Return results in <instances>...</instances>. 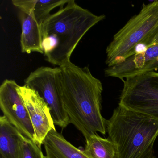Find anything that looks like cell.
<instances>
[{
    "label": "cell",
    "mask_w": 158,
    "mask_h": 158,
    "mask_svg": "<svg viewBox=\"0 0 158 158\" xmlns=\"http://www.w3.org/2000/svg\"><path fill=\"white\" fill-rule=\"evenodd\" d=\"M62 95L70 123L85 139L99 132L105 135L106 122L102 115L103 87L89 67H80L70 62L60 67Z\"/></svg>",
    "instance_id": "cell-1"
},
{
    "label": "cell",
    "mask_w": 158,
    "mask_h": 158,
    "mask_svg": "<svg viewBox=\"0 0 158 158\" xmlns=\"http://www.w3.org/2000/svg\"><path fill=\"white\" fill-rule=\"evenodd\" d=\"M105 17L104 15L94 14L70 0L41 25L46 60L60 67L70 63L72 53L83 37Z\"/></svg>",
    "instance_id": "cell-2"
},
{
    "label": "cell",
    "mask_w": 158,
    "mask_h": 158,
    "mask_svg": "<svg viewBox=\"0 0 158 158\" xmlns=\"http://www.w3.org/2000/svg\"><path fill=\"white\" fill-rule=\"evenodd\" d=\"M106 129L114 145V158H156L157 120L118 105L107 120Z\"/></svg>",
    "instance_id": "cell-3"
},
{
    "label": "cell",
    "mask_w": 158,
    "mask_h": 158,
    "mask_svg": "<svg viewBox=\"0 0 158 158\" xmlns=\"http://www.w3.org/2000/svg\"><path fill=\"white\" fill-rule=\"evenodd\" d=\"M158 34V0L143 4L139 12L131 18L114 36L106 48L108 67L120 64L135 54L139 45L147 48Z\"/></svg>",
    "instance_id": "cell-4"
},
{
    "label": "cell",
    "mask_w": 158,
    "mask_h": 158,
    "mask_svg": "<svg viewBox=\"0 0 158 158\" xmlns=\"http://www.w3.org/2000/svg\"><path fill=\"white\" fill-rule=\"evenodd\" d=\"M123 81L119 105L158 121V72H148Z\"/></svg>",
    "instance_id": "cell-5"
},
{
    "label": "cell",
    "mask_w": 158,
    "mask_h": 158,
    "mask_svg": "<svg viewBox=\"0 0 158 158\" xmlns=\"http://www.w3.org/2000/svg\"><path fill=\"white\" fill-rule=\"evenodd\" d=\"M62 80L60 67L41 66L26 78L24 85L38 93L49 107L54 124L64 128L70 123L63 101Z\"/></svg>",
    "instance_id": "cell-6"
},
{
    "label": "cell",
    "mask_w": 158,
    "mask_h": 158,
    "mask_svg": "<svg viewBox=\"0 0 158 158\" xmlns=\"http://www.w3.org/2000/svg\"><path fill=\"white\" fill-rule=\"evenodd\" d=\"M15 81L6 79L0 86V108L8 121L26 137L35 141V132Z\"/></svg>",
    "instance_id": "cell-7"
},
{
    "label": "cell",
    "mask_w": 158,
    "mask_h": 158,
    "mask_svg": "<svg viewBox=\"0 0 158 158\" xmlns=\"http://www.w3.org/2000/svg\"><path fill=\"white\" fill-rule=\"evenodd\" d=\"M17 91L27 109L35 132V141L39 147L52 130H56L50 109L37 92L25 86L18 85Z\"/></svg>",
    "instance_id": "cell-8"
},
{
    "label": "cell",
    "mask_w": 158,
    "mask_h": 158,
    "mask_svg": "<svg viewBox=\"0 0 158 158\" xmlns=\"http://www.w3.org/2000/svg\"><path fill=\"white\" fill-rule=\"evenodd\" d=\"M158 69V44L151 46L141 53H136L124 62L105 70L106 76L117 77L123 80Z\"/></svg>",
    "instance_id": "cell-9"
},
{
    "label": "cell",
    "mask_w": 158,
    "mask_h": 158,
    "mask_svg": "<svg viewBox=\"0 0 158 158\" xmlns=\"http://www.w3.org/2000/svg\"><path fill=\"white\" fill-rule=\"evenodd\" d=\"M20 18L22 25L21 50L23 53L32 52L44 54L42 47L41 26L31 15L21 12Z\"/></svg>",
    "instance_id": "cell-10"
},
{
    "label": "cell",
    "mask_w": 158,
    "mask_h": 158,
    "mask_svg": "<svg viewBox=\"0 0 158 158\" xmlns=\"http://www.w3.org/2000/svg\"><path fill=\"white\" fill-rule=\"evenodd\" d=\"M45 158H90L72 145L60 133L52 130L44 139Z\"/></svg>",
    "instance_id": "cell-11"
},
{
    "label": "cell",
    "mask_w": 158,
    "mask_h": 158,
    "mask_svg": "<svg viewBox=\"0 0 158 158\" xmlns=\"http://www.w3.org/2000/svg\"><path fill=\"white\" fill-rule=\"evenodd\" d=\"M70 0H13V5L33 17L41 26L43 23L49 17L51 12L57 7L66 5Z\"/></svg>",
    "instance_id": "cell-12"
},
{
    "label": "cell",
    "mask_w": 158,
    "mask_h": 158,
    "mask_svg": "<svg viewBox=\"0 0 158 158\" xmlns=\"http://www.w3.org/2000/svg\"><path fill=\"white\" fill-rule=\"evenodd\" d=\"M22 134L6 117H0V158H20Z\"/></svg>",
    "instance_id": "cell-13"
},
{
    "label": "cell",
    "mask_w": 158,
    "mask_h": 158,
    "mask_svg": "<svg viewBox=\"0 0 158 158\" xmlns=\"http://www.w3.org/2000/svg\"><path fill=\"white\" fill-rule=\"evenodd\" d=\"M83 152L90 158H114V145L109 138H103L96 134L85 139Z\"/></svg>",
    "instance_id": "cell-14"
},
{
    "label": "cell",
    "mask_w": 158,
    "mask_h": 158,
    "mask_svg": "<svg viewBox=\"0 0 158 158\" xmlns=\"http://www.w3.org/2000/svg\"><path fill=\"white\" fill-rule=\"evenodd\" d=\"M20 158H45L41 149L35 141L22 135Z\"/></svg>",
    "instance_id": "cell-15"
},
{
    "label": "cell",
    "mask_w": 158,
    "mask_h": 158,
    "mask_svg": "<svg viewBox=\"0 0 158 158\" xmlns=\"http://www.w3.org/2000/svg\"><path fill=\"white\" fill-rule=\"evenodd\" d=\"M157 44H158V34H157L154 37V38H153L151 46L157 45Z\"/></svg>",
    "instance_id": "cell-16"
}]
</instances>
